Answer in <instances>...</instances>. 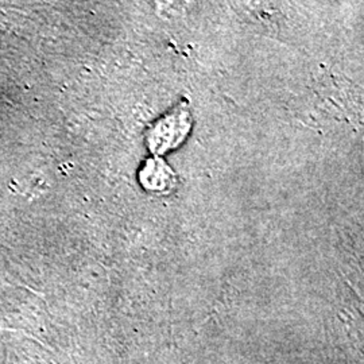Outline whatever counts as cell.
<instances>
[{"instance_id": "cell-1", "label": "cell", "mask_w": 364, "mask_h": 364, "mask_svg": "<svg viewBox=\"0 0 364 364\" xmlns=\"http://www.w3.org/2000/svg\"><path fill=\"white\" fill-rule=\"evenodd\" d=\"M191 127L189 112L177 109L158 122L149 134V144L153 153H164L180 144Z\"/></svg>"}]
</instances>
